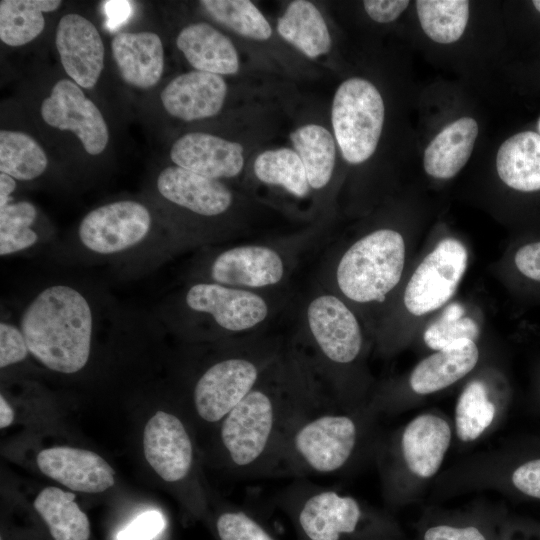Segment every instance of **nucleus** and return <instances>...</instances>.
Masks as SVG:
<instances>
[{
    "mask_svg": "<svg viewBox=\"0 0 540 540\" xmlns=\"http://www.w3.org/2000/svg\"><path fill=\"white\" fill-rule=\"evenodd\" d=\"M59 0H2L0 2V39L11 47L32 42L45 28L44 13L56 11Z\"/></svg>",
    "mask_w": 540,
    "mask_h": 540,
    "instance_id": "nucleus-29",
    "label": "nucleus"
},
{
    "mask_svg": "<svg viewBox=\"0 0 540 540\" xmlns=\"http://www.w3.org/2000/svg\"><path fill=\"white\" fill-rule=\"evenodd\" d=\"M468 263L463 243L454 238L440 241L413 272L404 292L409 313L421 316L442 307L454 295Z\"/></svg>",
    "mask_w": 540,
    "mask_h": 540,
    "instance_id": "nucleus-8",
    "label": "nucleus"
},
{
    "mask_svg": "<svg viewBox=\"0 0 540 540\" xmlns=\"http://www.w3.org/2000/svg\"><path fill=\"white\" fill-rule=\"evenodd\" d=\"M36 461L43 474L74 491L100 493L115 483L114 469L89 450L47 448L39 452Z\"/></svg>",
    "mask_w": 540,
    "mask_h": 540,
    "instance_id": "nucleus-19",
    "label": "nucleus"
},
{
    "mask_svg": "<svg viewBox=\"0 0 540 540\" xmlns=\"http://www.w3.org/2000/svg\"><path fill=\"white\" fill-rule=\"evenodd\" d=\"M227 93L222 76L191 70L174 77L163 88L160 99L170 116L191 122L216 116L224 106Z\"/></svg>",
    "mask_w": 540,
    "mask_h": 540,
    "instance_id": "nucleus-17",
    "label": "nucleus"
},
{
    "mask_svg": "<svg viewBox=\"0 0 540 540\" xmlns=\"http://www.w3.org/2000/svg\"><path fill=\"white\" fill-rule=\"evenodd\" d=\"M284 273L279 252L264 245L224 250L214 257L208 269L209 282L246 290L276 285Z\"/></svg>",
    "mask_w": 540,
    "mask_h": 540,
    "instance_id": "nucleus-14",
    "label": "nucleus"
},
{
    "mask_svg": "<svg viewBox=\"0 0 540 540\" xmlns=\"http://www.w3.org/2000/svg\"><path fill=\"white\" fill-rule=\"evenodd\" d=\"M512 482L522 493L540 499V459L519 466L512 475Z\"/></svg>",
    "mask_w": 540,
    "mask_h": 540,
    "instance_id": "nucleus-41",
    "label": "nucleus"
},
{
    "mask_svg": "<svg viewBox=\"0 0 540 540\" xmlns=\"http://www.w3.org/2000/svg\"><path fill=\"white\" fill-rule=\"evenodd\" d=\"M532 3L534 7L540 12V0H535Z\"/></svg>",
    "mask_w": 540,
    "mask_h": 540,
    "instance_id": "nucleus-46",
    "label": "nucleus"
},
{
    "mask_svg": "<svg viewBox=\"0 0 540 540\" xmlns=\"http://www.w3.org/2000/svg\"><path fill=\"white\" fill-rule=\"evenodd\" d=\"M290 139L304 165L310 188H324L335 166L336 148L332 134L322 125L306 124L294 130Z\"/></svg>",
    "mask_w": 540,
    "mask_h": 540,
    "instance_id": "nucleus-28",
    "label": "nucleus"
},
{
    "mask_svg": "<svg viewBox=\"0 0 540 540\" xmlns=\"http://www.w3.org/2000/svg\"><path fill=\"white\" fill-rule=\"evenodd\" d=\"M176 45L194 70L220 76L239 71V55L232 41L206 22L185 26Z\"/></svg>",
    "mask_w": 540,
    "mask_h": 540,
    "instance_id": "nucleus-21",
    "label": "nucleus"
},
{
    "mask_svg": "<svg viewBox=\"0 0 540 540\" xmlns=\"http://www.w3.org/2000/svg\"><path fill=\"white\" fill-rule=\"evenodd\" d=\"M478 359L474 341L455 342L418 363L411 373L410 386L421 395L442 390L468 374Z\"/></svg>",
    "mask_w": 540,
    "mask_h": 540,
    "instance_id": "nucleus-23",
    "label": "nucleus"
},
{
    "mask_svg": "<svg viewBox=\"0 0 540 540\" xmlns=\"http://www.w3.org/2000/svg\"><path fill=\"white\" fill-rule=\"evenodd\" d=\"M16 180L0 172V209L12 202V194L16 189Z\"/></svg>",
    "mask_w": 540,
    "mask_h": 540,
    "instance_id": "nucleus-44",
    "label": "nucleus"
},
{
    "mask_svg": "<svg viewBox=\"0 0 540 540\" xmlns=\"http://www.w3.org/2000/svg\"><path fill=\"white\" fill-rule=\"evenodd\" d=\"M144 455L153 470L167 482L188 477L194 461L191 438L175 415L157 411L144 428Z\"/></svg>",
    "mask_w": 540,
    "mask_h": 540,
    "instance_id": "nucleus-15",
    "label": "nucleus"
},
{
    "mask_svg": "<svg viewBox=\"0 0 540 540\" xmlns=\"http://www.w3.org/2000/svg\"><path fill=\"white\" fill-rule=\"evenodd\" d=\"M292 513L302 540H343L356 532L362 519L357 500L329 489L306 493Z\"/></svg>",
    "mask_w": 540,
    "mask_h": 540,
    "instance_id": "nucleus-12",
    "label": "nucleus"
},
{
    "mask_svg": "<svg viewBox=\"0 0 540 540\" xmlns=\"http://www.w3.org/2000/svg\"><path fill=\"white\" fill-rule=\"evenodd\" d=\"M48 157L42 146L22 131H0V172L15 180L30 181L47 169Z\"/></svg>",
    "mask_w": 540,
    "mask_h": 540,
    "instance_id": "nucleus-30",
    "label": "nucleus"
},
{
    "mask_svg": "<svg viewBox=\"0 0 540 540\" xmlns=\"http://www.w3.org/2000/svg\"><path fill=\"white\" fill-rule=\"evenodd\" d=\"M277 353L247 351L211 364L197 379L193 404L206 423H220L279 359Z\"/></svg>",
    "mask_w": 540,
    "mask_h": 540,
    "instance_id": "nucleus-6",
    "label": "nucleus"
},
{
    "mask_svg": "<svg viewBox=\"0 0 540 540\" xmlns=\"http://www.w3.org/2000/svg\"><path fill=\"white\" fill-rule=\"evenodd\" d=\"M478 136V124L471 117H462L446 126L429 143L423 166L434 178L454 177L467 163Z\"/></svg>",
    "mask_w": 540,
    "mask_h": 540,
    "instance_id": "nucleus-24",
    "label": "nucleus"
},
{
    "mask_svg": "<svg viewBox=\"0 0 540 540\" xmlns=\"http://www.w3.org/2000/svg\"><path fill=\"white\" fill-rule=\"evenodd\" d=\"M385 108L378 89L368 80L352 77L337 88L331 122L343 158L360 164L375 152L384 123Z\"/></svg>",
    "mask_w": 540,
    "mask_h": 540,
    "instance_id": "nucleus-5",
    "label": "nucleus"
},
{
    "mask_svg": "<svg viewBox=\"0 0 540 540\" xmlns=\"http://www.w3.org/2000/svg\"><path fill=\"white\" fill-rule=\"evenodd\" d=\"M244 148L234 141L206 132H189L171 146L176 165L210 179L233 178L244 167Z\"/></svg>",
    "mask_w": 540,
    "mask_h": 540,
    "instance_id": "nucleus-16",
    "label": "nucleus"
},
{
    "mask_svg": "<svg viewBox=\"0 0 540 540\" xmlns=\"http://www.w3.org/2000/svg\"><path fill=\"white\" fill-rule=\"evenodd\" d=\"M313 373L300 360L280 356L219 423L221 445L235 470L245 477L269 476L296 420L327 401Z\"/></svg>",
    "mask_w": 540,
    "mask_h": 540,
    "instance_id": "nucleus-1",
    "label": "nucleus"
},
{
    "mask_svg": "<svg viewBox=\"0 0 540 540\" xmlns=\"http://www.w3.org/2000/svg\"><path fill=\"white\" fill-rule=\"evenodd\" d=\"M423 540H486V538L476 527L439 525L429 528Z\"/></svg>",
    "mask_w": 540,
    "mask_h": 540,
    "instance_id": "nucleus-43",
    "label": "nucleus"
},
{
    "mask_svg": "<svg viewBox=\"0 0 540 540\" xmlns=\"http://www.w3.org/2000/svg\"><path fill=\"white\" fill-rule=\"evenodd\" d=\"M199 3L212 19L243 37L265 41L272 35L269 22L249 0H202Z\"/></svg>",
    "mask_w": 540,
    "mask_h": 540,
    "instance_id": "nucleus-33",
    "label": "nucleus"
},
{
    "mask_svg": "<svg viewBox=\"0 0 540 540\" xmlns=\"http://www.w3.org/2000/svg\"><path fill=\"white\" fill-rule=\"evenodd\" d=\"M19 327L30 354L48 369L73 374L87 364L95 314L77 288L59 283L40 290L23 309Z\"/></svg>",
    "mask_w": 540,
    "mask_h": 540,
    "instance_id": "nucleus-2",
    "label": "nucleus"
},
{
    "mask_svg": "<svg viewBox=\"0 0 540 540\" xmlns=\"http://www.w3.org/2000/svg\"><path fill=\"white\" fill-rule=\"evenodd\" d=\"M500 179L508 187L523 193L540 191V135L524 131L508 138L496 157Z\"/></svg>",
    "mask_w": 540,
    "mask_h": 540,
    "instance_id": "nucleus-25",
    "label": "nucleus"
},
{
    "mask_svg": "<svg viewBox=\"0 0 540 540\" xmlns=\"http://www.w3.org/2000/svg\"><path fill=\"white\" fill-rule=\"evenodd\" d=\"M279 35L309 58L327 54L332 40L327 24L310 1L295 0L277 22Z\"/></svg>",
    "mask_w": 540,
    "mask_h": 540,
    "instance_id": "nucleus-26",
    "label": "nucleus"
},
{
    "mask_svg": "<svg viewBox=\"0 0 540 540\" xmlns=\"http://www.w3.org/2000/svg\"><path fill=\"white\" fill-rule=\"evenodd\" d=\"M111 52L121 78L138 89L160 81L165 64L164 47L154 32H121L111 41Z\"/></svg>",
    "mask_w": 540,
    "mask_h": 540,
    "instance_id": "nucleus-20",
    "label": "nucleus"
},
{
    "mask_svg": "<svg viewBox=\"0 0 540 540\" xmlns=\"http://www.w3.org/2000/svg\"><path fill=\"white\" fill-rule=\"evenodd\" d=\"M42 119L49 126L72 132L89 155H99L109 142L103 114L74 81L62 78L41 103Z\"/></svg>",
    "mask_w": 540,
    "mask_h": 540,
    "instance_id": "nucleus-9",
    "label": "nucleus"
},
{
    "mask_svg": "<svg viewBox=\"0 0 540 540\" xmlns=\"http://www.w3.org/2000/svg\"><path fill=\"white\" fill-rule=\"evenodd\" d=\"M29 348L19 327L2 320L0 323V367L19 363L28 356Z\"/></svg>",
    "mask_w": 540,
    "mask_h": 540,
    "instance_id": "nucleus-37",
    "label": "nucleus"
},
{
    "mask_svg": "<svg viewBox=\"0 0 540 540\" xmlns=\"http://www.w3.org/2000/svg\"><path fill=\"white\" fill-rule=\"evenodd\" d=\"M74 499L71 492L46 487L34 500V508L54 540H88L90 537L89 519Z\"/></svg>",
    "mask_w": 540,
    "mask_h": 540,
    "instance_id": "nucleus-27",
    "label": "nucleus"
},
{
    "mask_svg": "<svg viewBox=\"0 0 540 540\" xmlns=\"http://www.w3.org/2000/svg\"><path fill=\"white\" fill-rule=\"evenodd\" d=\"M14 420V412L3 395L0 396V428L9 426Z\"/></svg>",
    "mask_w": 540,
    "mask_h": 540,
    "instance_id": "nucleus-45",
    "label": "nucleus"
},
{
    "mask_svg": "<svg viewBox=\"0 0 540 540\" xmlns=\"http://www.w3.org/2000/svg\"><path fill=\"white\" fill-rule=\"evenodd\" d=\"M307 322L316 348L327 364L342 366L359 356L363 337L350 308L333 294L315 297L307 308Z\"/></svg>",
    "mask_w": 540,
    "mask_h": 540,
    "instance_id": "nucleus-11",
    "label": "nucleus"
},
{
    "mask_svg": "<svg viewBox=\"0 0 540 540\" xmlns=\"http://www.w3.org/2000/svg\"><path fill=\"white\" fill-rule=\"evenodd\" d=\"M465 310L458 302L450 303L441 316L424 332V341L428 347L441 350L461 340L475 341L479 336L478 324L464 316Z\"/></svg>",
    "mask_w": 540,
    "mask_h": 540,
    "instance_id": "nucleus-35",
    "label": "nucleus"
},
{
    "mask_svg": "<svg viewBox=\"0 0 540 540\" xmlns=\"http://www.w3.org/2000/svg\"><path fill=\"white\" fill-rule=\"evenodd\" d=\"M539 129H540V122H539Z\"/></svg>",
    "mask_w": 540,
    "mask_h": 540,
    "instance_id": "nucleus-47",
    "label": "nucleus"
},
{
    "mask_svg": "<svg viewBox=\"0 0 540 540\" xmlns=\"http://www.w3.org/2000/svg\"><path fill=\"white\" fill-rule=\"evenodd\" d=\"M358 440L354 419L329 408L327 401L296 420L283 440L269 476L327 475L341 470Z\"/></svg>",
    "mask_w": 540,
    "mask_h": 540,
    "instance_id": "nucleus-3",
    "label": "nucleus"
},
{
    "mask_svg": "<svg viewBox=\"0 0 540 540\" xmlns=\"http://www.w3.org/2000/svg\"><path fill=\"white\" fill-rule=\"evenodd\" d=\"M184 301L190 311L209 317L230 333L249 331L269 314V306L259 294L209 281L191 285Z\"/></svg>",
    "mask_w": 540,
    "mask_h": 540,
    "instance_id": "nucleus-10",
    "label": "nucleus"
},
{
    "mask_svg": "<svg viewBox=\"0 0 540 540\" xmlns=\"http://www.w3.org/2000/svg\"><path fill=\"white\" fill-rule=\"evenodd\" d=\"M152 227L147 206L135 200H118L88 212L78 226L77 236L86 251L115 256L140 247L148 240Z\"/></svg>",
    "mask_w": 540,
    "mask_h": 540,
    "instance_id": "nucleus-7",
    "label": "nucleus"
},
{
    "mask_svg": "<svg viewBox=\"0 0 540 540\" xmlns=\"http://www.w3.org/2000/svg\"><path fill=\"white\" fill-rule=\"evenodd\" d=\"M163 514L148 510L138 515L129 525L117 534V540H152L165 528Z\"/></svg>",
    "mask_w": 540,
    "mask_h": 540,
    "instance_id": "nucleus-38",
    "label": "nucleus"
},
{
    "mask_svg": "<svg viewBox=\"0 0 540 540\" xmlns=\"http://www.w3.org/2000/svg\"><path fill=\"white\" fill-rule=\"evenodd\" d=\"M495 406L488 400L486 387L480 381L469 383L456 406V430L465 442L478 438L492 423Z\"/></svg>",
    "mask_w": 540,
    "mask_h": 540,
    "instance_id": "nucleus-34",
    "label": "nucleus"
},
{
    "mask_svg": "<svg viewBox=\"0 0 540 540\" xmlns=\"http://www.w3.org/2000/svg\"><path fill=\"white\" fill-rule=\"evenodd\" d=\"M37 208L29 201L11 202L0 209V232L32 228L37 219Z\"/></svg>",
    "mask_w": 540,
    "mask_h": 540,
    "instance_id": "nucleus-40",
    "label": "nucleus"
},
{
    "mask_svg": "<svg viewBox=\"0 0 540 540\" xmlns=\"http://www.w3.org/2000/svg\"><path fill=\"white\" fill-rule=\"evenodd\" d=\"M513 265L526 282L540 288V239L519 245L513 255Z\"/></svg>",
    "mask_w": 540,
    "mask_h": 540,
    "instance_id": "nucleus-39",
    "label": "nucleus"
},
{
    "mask_svg": "<svg viewBox=\"0 0 540 540\" xmlns=\"http://www.w3.org/2000/svg\"><path fill=\"white\" fill-rule=\"evenodd\" d=\"M255 176L268 185L281 186L296 197L309 193L304 165L295 150L270 149L260 153L253 164Z\"/></svg>",
    "mask_w": 540,
    "mask_h": 540,
    "instance_id": "nucleus-31",
    "label": "nucleus"
},
{
    "mask_svg": "<svg viewBox=\"0 0 540 540\" xmlns=\"http://www.w3.org/2000/svg\"><path fill=\"white\" fill-rule=\"evenodd\" d=\"M404 264L402 235L392 229H379L346 250L336 269L337 285L354 302H381L400 281Z\"/></svg>",
    "mask_w": 540,
    "mask_h": 540,
    "instance_id": "nucleus-4",
    "label": "nucleus"
},
{
    "mask_svg": "<svg viewBox=\"0 0 540 540\" xmlns=\"http://www.w3.org/2000/svg\"><path fill=\"white\" fill-rule=\"evenodd\" d=\"M451 440L448 423L435 415L416 417L402 435V452L410 471L419 477L433 476L439 469Z\"/></svg>",
    "mask_w": 540,
    "mask_h": 540,
    "instance_id": "nucleus-22",
    "label": "nucleus"
},
{
    "mask_svg": "<svg viewBox=\"0 0 540 540\" xmlns=\"http://www.w3.org/2000/svg\"><path fill=\"white\" fill-rule=\"evenodd\" d=\"M55 46L69 79L84 89L93 88L103 71L105 47L97 27L78 13L58 21Z\"/></svg>",
    "mask_w": 540,
    "mask_h": 540,
    "instance_id": "nucleus-13",
    "label": "nucleus"
},
{
    "mask_svg": "<svg viewBox=\"0 0 540 540\" xmlns=\"http://www.w3.org/2000/svg\"><path fill=\"white\" fill-rule=\"evenodd\" d=\"M220 540H277L254 516L242 510H228L216 520Z\"/></svg>",
    "mask_w": 540,
    "mask_h": 540,
    "instance_id": "nucleus-36",
    "label": "nucleus"
},
{
    "mask_svg": "<svg viewBox=\"0 0 540 540\" xmlns=\"http://www.w3.org/2000/svg\"><path fill=\"white\" fill-rule=\"evenodd\" d=\"M416 9L423 31L441 44L457 41L469 19V1L466 0H418Z\"/></svg>",
    "mask_w": 540,
    "mask_h": 540,
    "instance_id": "nucleus-32",
    "label": "nucleus"
},
{
    "mask_svg": "<svg viewBox=\"0 0 540 540\" xmlns=\"http://www.w3.org/2000/svg\"><path fill=\"white\" fill-rule=\"evenodd\" d=\"M156 189L167 202L202 217L222 215L233 202L231 190L220 180L176 165L161 170L156 179Z\"/></svg>",
    "mask_w": 540,
    "mask_h": 540,
    "instance_id": "nucleus-18",
    "label": "nucleus"
},
{
    "mask_svg": "<svg viewBox=\"0 0 540 540\" xmlns=\"http://www.w3.org/2000/svg\"><path fill=\"white\" fill-rule=\"evenodd\" d=\"M409 3L407 0H366L363 6L372 20L378 23H390L403 13Z\"/></svg>",
    "mask_w": 540,
    "mask_h": 540,
    "instance_id": "nucleus-42",
    "label": "nucleus"
}]
</instances>
